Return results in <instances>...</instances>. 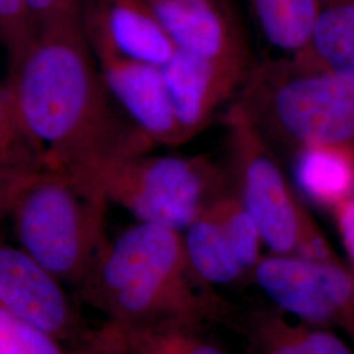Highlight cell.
Wrapping results in <instances>:
<instances>
[{"label":"cell","mask_w":354,"mask_h":354,"mask_svg":"<svg viewBox=\"0 0 354 354\" xmlns=\"http://www.w3.org/2000/svg\"><path fill=\"white\" fill-rule=\"evenodd\" d=\"M10 64L23 129L45 168L95 190L108 165L151 149L153 142L114 109L80 13L39 26Z\"/></svg>","instance_id":"cell-1"},{"label":"cell","mask_w":354,"mask_h":354,"mask_svg":"<svg viewBox=\"0 0 354 354\" xmlns=\"http://www.w3.org/2000/svg\"><path fill=\"white\" fill-rule=\"evenodd\" d=\"M190 270L181 231L140 222L104 245L82 288L115 327L183 326L197 306Z\"/></svg>","instance_id":"cell-2"},{"label":"cell","mask_w":354,"mask_h":354,"mask_svg":"<svg viewBox=\"0 0 354 354\" xmlns=\"http://www.w3.org/2000/svg\"><path fill=\"white\" fill-rule=\"evenodd\" d=\"M266 140L297 152L319 145L354 146V84L304 55L251 67L238 99Z\"/></svg>","instance_id":"cell-3"},{"label":"cell","mask_w":354,"mask_h":354,"mask_svg":"<svg viewBox=\"0 0 354 354\" xmlns=\"http://www.w3.org/2000/svg\"><path fill=\"white\" fill-rule=\"evenodd\" d=\"M106 203L74 177L41 167L10 210L19 247L64 283L82 285L106 244Z\"/></svg>","instance_id":"cell-4"},{"label":"cell","mask_w":354,"mask_h":354,"mask_svg":"<svg viewBox=\"0 0 354 354\" xmlns=\"http://www.w3.org/2000/svg\"><path fill=\"white\" fill-rule=\"evenodd\" d=\"M236 194L252 215L263 243L282 256L337 260L317 223L292 193L268 140L241 105L225 117Z\"/></svg>","instance_id":"cell-5"},{"label":"cell","mask_w":354,"mask_h":354,"mask_svg":"<svg viewBox=\"0 0 354 354\" xmlns=\"http://www.w3.org/2000/svg\"><path fill=\"white\" fill-rule=\"evenodd\" d=\"M227 178L207 156H149L114 162L97 177L95 190L125 207L140 222L185 231L223 194Z\"/></svg>","instance_id":"cell-6"},{"label":"cell","mask_w":354,"mask_h":354,"mask_svg":"<svg viewBox=\"0 0 354 354\" xmlns=\"http://www.w3.org/2000/svg\"><path fill=\"white\" fill-rule=\"evenodd\" d=\"M253 270L279 308L310 323L337 326L354 339V266L274 254L260 259Z\"/></svg>","instance_id":"cell-7"},{"label":"cell","mask_w":354,"mask_h":354,"mask_svg":"<svg viewBox=\"0 0 354 354\" xmlns=\"http://www.w3.org/2000/svg\"><path fill=\"white\" fill-rule=\"evenodd\" d=\"M88 44L105 87L130 121L153 143L165 146L185 143L187 138L177 122L162 67L127 58L102 41L88 39Z\"/></svg>","instance_id":"cell-8"},{"label":"cell","mask_w":354,"mask_h":354,"mask_svg":"<svg viewBox=\"0 0 354 354\" xmlns=\"http://www.w3.org/2000/svg\"><path fill=\"white\" fill-rule=\"evenodd\" d=\"M62 283L21 247L0 244V307L64 342L79 322Z\"/></svg>","instance_id":"cell-9"},{"label":"cell","mask_w":354,"mask_h":354,"mask_svg":"<svg viewBox=\"0 0 354 354\" xmlns=\"http://www.w3.org/2000/svg\"><path fill=\"white\" fill-rule=\"evenodd\" d=\"M162 71L177 122L189 140L209 124L215 111L241 88L250 66L209 59L177 49Z\"/></svg>","instance_id":"cell-10"},{"label":"cell","mask_w":354,"mask_h":354,"mask_svg":"<svg viewBox=\"0 0 354 354\" xmlns=\"http://www.w3.org/2000/svg\"><path fill=\"white\" fill-rule=\"evenodd\" d=\"M177 49L227 62L248 64V49L223 0H143Z\"/></svg>","instance_id":"cell-11"},{"label":"cell","mask_w":354,"mask_h":354,"mask_svg":"<svg viewBox=\"0 0 354 354\" xmlns=\"http://www.w3.org/2000/svg\"><path fill=\"white\" fill-rule=\"evenodd\" d=\"M88 39L102 41L127 58L163 67L177 46L143 0H82Z\"/></svg>","instance_id":"cell-12"},{"label":"cell","mask_w":354,"mask_h":354,"mask_svg":"<svg viewBox=\"0 0 354 354\" xmlns=\"http://www.w3.org/2000/svg\"><path fill=\"white\" fill-rule=\"evenodd\" d=\"M295 177L313 201L336 207L354 196V146L319 145L295 152Z\"/></svg>","instance_id":"cell-13"},{"label":"cell","mask_w":354,"mask_h":354,"mask_svg":"<svg viewBox=\"0 0 354 354\" xmlns=\"http://www.w3.org/2000/svg\"><path fill=\"white\" fill-rule=\"evenodd\" d=\"M301 55L354 84V0H319L310 45Z\"/></svg>","instance_id":"cell-14"},{"label":"cell","mask_w":354,"mask_h":354,"mask_svg":"<svg viewBox=\"0 0 354 354\" xmlns=\"http://www.w3.org/2000/svg\"><path fill=\"white\" fill-rule=\"evenodd\" d=\"M266 39L289 55L304 54L319 11V0H251Z\"/></svg>","instance_id":"cell-15"},{"label":"cell","mask_w":354,"mask_h":354,"mask_svg":"<svg viewBox=\"0 0 354 354\" xmlns=\"http://www.w3.org/2000/svg\"><path fill=\"white\" fill-rule=\"evenodd\" d=\"M184 243L190 268L203 281L230 283L245 272L222 230L206 210L185 230Z\"/></svg>","instance_id":"cell-16"},{"label":"cell","mask_w":354,"mask_h":354,"mask_svg":"<svg viewBox=\"0 0 354 354\" xmlns=\"http://www.w3.org/2000/svg\"><path fill=\"white\" fill-rule=\"evenodd\" d=\"M206 213L222 230L244 270L253 269L260 261L263 238L238 194L225 192L206 207Z\"/></svg>","instance_id":"cell-17"},{"label":"cell","mask_w":354,"mask_h":354,"mask_svg":"<svg viewBox=\"0 0 354 354\" xmlns=\"http://www.w3.org/2000/svg\"><path fill=\"white\" fill-rule=\"evenodd\" d=\"M263 333L260 354H354L348 342L327 329L270 324Z\"/></svg>","instance_id":"cell-18"},{"label":"cell","mask_w":354,"mask_h":354,"mask_svg":"<svg viewBox=\"0 0 354 354\" xmlns=\"http://www.w3.org/2000/svg\"><path fill=\"white\" fill-rule=\"evenodd\" d=\"M0 354H71L62 340L0 307Z\"/></svg>","instance_id":"cell-19"},{"label":"cell","mask_w":354,"mask_h":354,"mask_svg":"<svg viewBox=\"0 0 354 354\" xmlns=\"http://www.w3.org/2000/svg\"><path fill=\"white\" fill-rule=\"evenodd\" d=\"M29 156L37 158L26 138L12 89L8 83L0 84V160Z\"/></svg>","instance_id":"cell-20"},{"label":"cell","mask_w":354,"mask_h":354,"mask_svg":"<svg viewBox=\"0 0 354 354\" xmlns=\"http://www.w3.org/2000/svg\"><path fill=\"white\" fill-rule=\"evenodd\" d=\"M37 30L24 0H0V41L8 51L10 61L26 49Z\"/></svg>","instance_id":"cell-21"},{"label":"cell","mask_w":354,"mask_h":354,"mask_svg":"<svg viewBox=\"0 0 354 354\" xmlns=\"http://www.w3.org/2000/svg\"><path fill=\"white\" fill-rule=\"evenodd\" d=\"M41 167L44 165L33 156L0 160V216L10 214L17 193Z\"/></svg>","instance_id":"cell-22"},{"label":"cell","mask_w":354,"mask_h":354,"mask_svg":"<svg viewBox=\"0 0 354 354\" xmlns=\"http://www.w3.org/2000/svg\"><path fill=\"white\" fill-rule=\"evenodd\" d=\"M80 1L82 0H24L38 28L79 15Z\"/></svg>","instance_id":"cell-23"},{"label":"cell","mask_w":354,"mask_h":354,"mask_svg":"<svg viewBox=\"0 0 354 354\" xmlns=\"http://www.w3.org/2000/svg\"><path fill=\"white\" fill-rule=\"evenodd\" d=\"M344 250L354 266V196L333 207Z\"/></svg>","instance_id":"cell-24"},{"label":"cell","mask_w":354,"mask_h":354,"mask_svg":"<svg viewBox=\"0 0 354 354\" xmlns=\"http://www.w3.org/2000/svg\"><path fill=\"white\" fill-rule=\"evenodd\" d=\"M97 346H99V345H97ZM100 348H102V349H104V351H106V352H108V353L118 354V353H115V352H112V351H109V349H105V348H102V346H100ZM79 354H96V353H95V352H91V353H87V352H82V353H79Z\"/></svg>","instance_id":"cell-25"}]
</instances>
